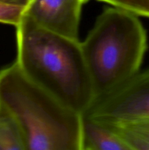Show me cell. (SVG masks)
Here are the masks:
<instances>
[{
	"label": "cell",
	"mask_w": 149,
	"mask_h": 150,
	"mask_svg": "<svg viewBox=\"0 0 149 150\" xmlns=\"http://www.w3.org/2000/svg\"><path fill=\"white\" fill-rule=\"evenodd\" d=\"M17 58L23 74L80 114L94 99L79 40L39 27L24 13L15 26Z\"/></svg>",
	"instance_id": "1"
},
{
	"label": "cell",
	"mask_w": 149,
	"mask_h": 150,
	"mask_svg": "<svg viewBox=\"0 0 149 150\" xmlns=\"http://www.w3.org/2000/svg\"><path fill=\"white\" fill-rule=\"evenodd\" d=\"M0 102L18 122L26 150H81L82 114L28 79L15 62L0 70Z\"/></svg>",
	"instance_id": "2"
},
{
	"label": "cell",
	"mask_w": 149,
	"mask_h": 150,
	"mask_svg": "<svg viewBox=\"0 0 149 150\" xmlns=\"http://www.w3.org/2000/svg\"><path fill=\"white\" fill-rule=\"evenodd\" d=\"M80 43L95 98L140 71L148 37L138 16L112 6L98 16Z\"/></svg>",
	"instance_id": "3"
},
{
	"label": "cell",
	"mask_w": 149,
	"mask_h": 150,
	"mask_svg": "<svg viewBox=\"0 0 149 150\" xmlns=\"http://www.w3.org/2000/svg\"><path fill=\"white\" fill-rule=\"evenodd\" d=\"M83 115L102 122L149 119V69L96 97Z\"/></svg>",
	"instance_id": "4"
},
{
	"label": "cell",
	"mask_w": 149,
	"mask_h": 150,
	"mask_svg": "<svg viewBox=\"0 0 149 150\" xmlns=\"http://www.w3.org/2000/svg\"><path fill=\"white\" fill-rule=\"evenodd\" d=\"M89 0H30L23 13L39 27L78 40L83 5Z\"/></svg>",
	"instance_id": "5"
},
{
	"label": "cell",
	"mask_w": 149,
	"mask_h": 150,
	"mask_svg": "<svg viewBox=\"0 0 149 150\" xmlns=\"http://www.w3.org/2000/svg\"><path fill=\"white\" fill-rule=\"evenodd\" d=\"M81 150H130V148L110 127L82 115Z\"/></svg>",
	"instance_id": "6"
},
{
	"label": "cell",
	"mask_w": 149,
	"mask_h": 150,
	"mask_svg": "<svg viewBox=\"0 0 149 150\" xmlns=\"http://www.w3.org/2000/svg\"><path fill=\"white\" fill-rule=\"evenodd\" d=\"M0 150H26L24 135L18 122L1 102Z\"/></svg>",
	"instance_id": "7"
},
{
	"label": "cell",
	"mask_w": 149,
	"mask_h": 150,
	"mask_svg": "<svg viewBox=\"0 0 149 150\" xmlns=\"http://www.w3.org/2000/svg\"><path fill=\"white\" fill-rule=\"evenodd\" d=\"M149 18V0H98Z\"/></svg>",
	"instance_id": "8"
},
{
	"label": "cell",
	"mask_w": 149,
	"mask_h": 150,
	"mask_svg": "<svg viewBox=\"0 0 149 150\" xmlns=\"http://www.w3.org/2000/svg\"><path fill=\"white\" fill-rule=\"evenodd\" d=\"M25 7L7 4L0 0V23L15 26L20 22Z\"/></svg>",
	"instance_id": "9"
},
{
	"label": "cell",
	"mask_w": 149,
	"mask_h": 150,
	"mask_svg": "<svg viewBox=\"0 0 149 150\" xmlns=\"http://www.w3.org/2000/svg\"><path fill=\"white\" fill-rule=\"evenodd\" d=\"M1 1L7 3V4H13V5L26 7L27 6V4H29L30 0H1Z\"/></svg>",
	"instance_id": "10"
}]
</instances>
